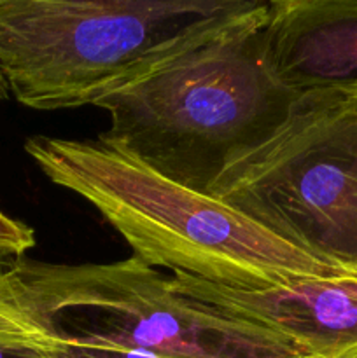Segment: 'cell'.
<instances>
[{"label":"cell","instance_id":"cell-5","mask_svg":"<svg viewBox=\"0 0 357 358\" xmlns=\"http://www.w3.org/2000/svg\"><path fill=\"white\" fill-rule=\"evenodd\" d=\"M209 194L315 261L357 273V86L298 93Z\"/></svg>","mask_w":357,"mask_h":358},{"label":"cell","instance_id":"cell-6","mask_svg":"<svg viewBox=\"0 0 357 358\" xmlns=\"http://www.w3.org/2000/svg\"><path fill=\"white\" fill-rule=\"evenodd\" d=\"M182 296L227 317L276 332L307 358L357 355V273L304 278L266 290H240L168 273Z\"/></svg>","mask_w":357,"mask_h":358},{"label":"cell","instance_id":"cell-9","mask_svg":"<svg viewBox=\"0 0 357 358\" xmlns=\"http://www.w3.org/2000/svg\"><path fill=\"white\" fill-rule=\"evenodd\" d=\"M34 247V229L0 212V259L23 257Z\"/></svg>","mask_w":357,"mask_h":358},{"label":"cell","instance_id":"cell-1","mask_svg":"<svg viewBox=\"0 0 357 358\" xmlns=\"http://www.w3.org/2000/svg\"><path fill=\"white\" fill-rule=\"evenodd\" d=\"M24 152L59 187L86 199L133 255L240 290H266L345 271L315 261L209 192L163 177L102 140L30 136Z\"/></svg>","mask_w":357,"mask_h":358},{"label":"cell","instance_id":"cell-10","mask_svg":"<svg viewBox=\"0 0 357 358\" xmlns=\"http://www.w3.org/2000/svg\"><path fill=\"white\" fill-rule=\"evenodd\" d=\"M9 94H10L9 84H7L6 77H4L2 70H0V100H6V98L9 96Z\"/></svg>","mask_w":357,"mask_h":358},{"label":"cell","instance_id":"cell-11","mask_svg":"<svg viewBox=\"0 0 357 358\" xmlns=\"http://www.w3.org/2000/svg\"><path fill=\"white\" fill-rule=\"evenodd\" d=\"M352 358H357V355H356V357H352Z\"/></svg>","mask_w":357,"mask_h":358},{"label":"cell","instance_id":"cell-4","mask_svg":"<svg viewBox=\"0 0 357 358\" xmlns=\"http://www.w3.org/2000/svg\"><path fill=\"white\" fill-rule=\"evenodd\" d=\"M0 327L170 358H307L284 336L182 296L135 255L108 264L4 259Z\"/></svg>","mask_w":357,"mask_h":358},{"label":"cell","instance_id":"cell-12","mask_svg":"<svg viewBox=\"0 0 357 358\" xmlns=\"http://www.w3.org/2000/svg\"><path fill=\"white\" fill-rule=\"evenodd\" d=\"M0 261H4V259H0Z\"/></svg>","mask_w":357,"mask_h":358},{"label":"cell","instance_id":"cell-7","mask_svg":"<svg viewBox=\"0 0 357 358\" xmlns=\"http://www.w3.org/2000/svg\"><path fill=\"white\" fill-rule=\"evenodd\" d=\"M262 41L296 93L357 86V0H268Z\"/></svg>","mask_w":357,"mask_h":358},{"label":"cell","instance_id":"cell-2","mask_svg":"<svg viewBox=\"0 0 357 358\" xmlns=\"http://www.w3.org/2000/svg\"><path fill=\"white\" fill-rule=\"evenodd\" d=\"M268 0H0V70L21 105H94L245 24Z\"/></svg>","mask_w":357,"mask_h":358},{"label":"cell","instance_id":"cell-3","mask_svg":"<svg viewBox=\"0 0 357 358\" xmlns=\"http://www.w3.org/2000/svg\"><path fill=\"white\" fill-rule=\"evenodd\" d=\"M262 24H245L102 98L98 140L170 180L209 192L227 163L265 142L298 93L276 77Z\"/></svg>","mask_w":357,"mask_h":358},{"label":"cell","instance_id":"cell-8","mask_svg":"<svg viewBox=\"0 0 357 358\" xmlns=\"http://www.w3.org/2000/svg\"><path fill=\"white\" fill-rule=\"evenodd\" d=\"M20 336L37 343L49 358H170L147 352V350L128 348V346L112 345V343L70 341V339L46 338V336Z\"/></svg>","mask_w":357,"mask_h":358}]
</instances>
